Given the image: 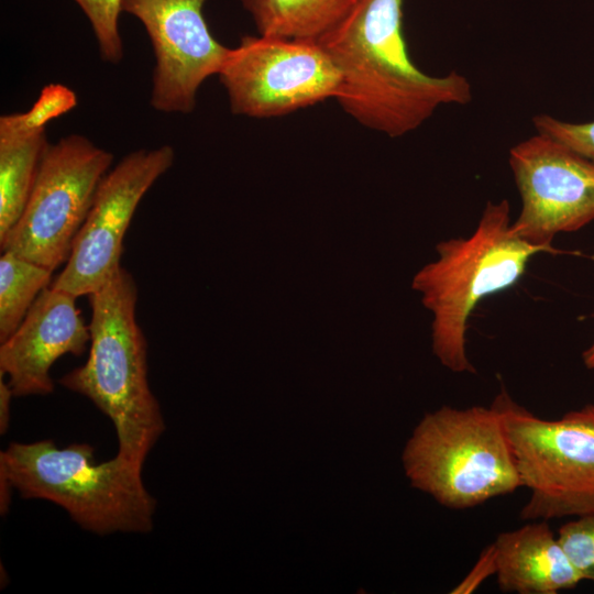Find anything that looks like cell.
<instances>
[{
  "label": "cell",
  "mask_w": 594,
  "mask_h": 594,
  "mask_svg": "<svg viewBox=\"0 0 594 594\" xmlns=\"http://www.w3.org/2000/svg\"><path fill=\"white\" fill-rule=\"evenodd\" d=\"M403 463L413 486L441 505L468 509L521 487L498 410L443 406L407 442Z\"/></svg>",
  "instance_id": "5"
},
{
  "label": "cell",
  "mask_w": 594,
  "mask_h": 594,
  "mask_svg": "<svg viewBox=\"0 0 594 594\" xmlns=\"http://www.w3.org/2000/svg\"><path fill=\"white\" fill-rule=\"evenodd\" d=\"M532 122L537 132L556 138L594 163V120L571 123L543 113L536 116Z\"/></svg>",
  "instance_id": "19"
},
{
  "label": "cell",
  "mask_w": 594,
  "mask_h": 594,
  "mask_svg": "<svg viewBox=\"0 0 594 594\" xmlns=\"http://www.w3.org/2000/svg\"><path fill=\"white\" fill-rule=\"evenodd\" d=\"M55 109L37 98L25 112L0 117V239L20 218L48 146L47 124Z\"/></svg>",
  "instance_id": "14"
},
{
  "label": "cell",
  "mask_w": 594,
  "mask_h": 594,
  "mask_svg": "<svg viewBox=\"0 0 594 594\" xmlns=\"http://www.w3.org/2000/svg\"><path fill=\"white\" fill-rule=\"evenodd\" d=\"M439 258L416 276L414 287L435 316L433 352L454 373H474L466 354L469 318L485 297L516 284L539 253L560 251L534 245L512 227L506 199L488 201L475 231L437 246Z\"/></svg>",
  "instance_id": "4"
},
{
  "label": "cell",
  "mask_w": 594,
  "mask_h": 594,
  "mask_svg": "<svg viewBox=\"0 0 594 594\" xmlns=\"http://www.w3.org/2000/svg\"><path fill=\"white\" fill-rule=\"evenodd\" d=\"M136 301L135 280L123 267L89 295V355L59 384L90 399L114 426L118 455L143 466L165 421L147 381V344L135 319Z\"/></svg>",
  "instance_id": "2"
},
{
  "label": "cell",
  "mask_w": 594,
  "mask_h": 594,
  "mask_svg": "<svg viewBox=\"0 0 594 594\" xmlns=\"http://www.w3.org/2000/svg\"><path fill=\"white\" fill-rule=\"evenodd\" d=\"M498 410L521 487L530 491L522 520L594 515V404L559 419H543L515 402L505 388Z\"/></svg>",
  "instance_id": "6"
},
{
  "label": "cell",
  "mask_w": 594,
  "mask_h": 594,
  "mask_svg": "<svg viewBox=\"0 0 594 594\" xmlns=\"http://www.w3.org/2000/svg\"><path fill=\"white\" fill-rule=\"evenodd\" d=\"M174 158L170 145L141 148L105 175L53 288L89 296L111 279L121 268L123 238L138 205Z\"/></svg>",
  "instance_id": "9"
},
{
  "label": "cell",
  "mask_w": 594,
  "mask_h": 594,
  "mask_svg": "<svg viewBox=\"0 0 594 594\" xmlns=\"http://www.w3.org/2000/svg\"><path fill=\"white\" fill-rule=\"evenodd\" d=\"M52 271L11 252L0 257V343L20 326L43 289Z\"/></svg>",
  "instance_id": "16"
},
{
  "label": "cell",
  "mask_w": 594,
  "mask_h": 594,
  "mask_svg": "<svg viewBox=\"0 0 594 594\" xmlns=\"http://www.w3.org/2000/svg\"><path fill=\"white\" fill-rule=\"evenodd\" d=\"M86 14L97 40L100 57L118 64L123 57L119 31L122 0H74Z\"/></svg>",
  "instance_id": "17"
},
{
  "label": "cell",
  "mask_w": 594,
  "mask_h": 594,
  "mask_svg": "<svg viewBox=\"0 0 594 594\" xmlns=\"http://www.w3.org/2000/svg\"><path fill=\"white\" fill-rule=\"evenodd\" d=\"M558 537L583 581L594 582V515L565 522Z\"/></svg>",
  "instance_id": "18"
},
{
  "label": "cell",
  "mask_w": 594,
  "mask_h": 594,
  "mask_svg": "<svg viewBox=\"0 0 594 594\" xmlns=\"http://www.w3.org/2000/svg\"><path fill=\"white\" fill-rule=\"evenodd\" d=\"M353 0H242L261 35L319 40L348 12Z\"/></svg>",
  "instance_id": "15"
},
{
  "label": "cell",
  "mask_w": 594,
  "mask_h": 594,
  "mask_svg": "<svg viewBox=\"0 0 594 594\" xmlns=\"http://www.w3.org/2000/svg\"><path fill=\"white\" fill-rule=\"evenodd\" d=\"M509 166L521 198L512 222L525 241L553 249L560 232H573L594 220V163L546 133L509 150Z\"/></svg>",
  "instance_id": "10"
},
{
  "label": "cell",
  "mask_w": 594,
  "mask_h": 594,
  "mask_svg": "<svg viewBox=\"0 0 594 594\" xmlns=\"http://www.w3.org/2000/svg\"><path fill=\"white\" fill-rule=\"evenodd\" d=\"M205 0H122V12L144 26L154 53L151 106L166 113H189L202 82L218 75L229 47L211 34Z\"/></svg>",
  "instance_id": "11"
},
{
  "label": "cell",
  "mask_w": 594,
  "mask_h": 594,
  "mask_svg": "<svg viewBox=\"0 0 594 594\" xmlns=\"http://www.w3.org/2000/svg\"><path fill=\"white\" fill-rule=\"evenodd\" d=\"M14 397L13 392L4 382L3 374L0 373V433L4 435L8 431L10 424V405L11 399Z\"/></svg>",
  "instance_id": "21"
},
{
  "label": "cell",
  "mask_w": 594,
  "mask_h": 594,
  "mask_svg": "<svg viewBox=\"0 0 594 594\" xmlns=\"http://www.w3.org/2000/svg\"><path fill=\"white\" fill-rule=\"evenodd\" d=\"M234 114L280 117L337 98L341 74L317 40L244 36L218 74Z\"/></svg>",
  "instance_id": "8"
},
{
  "label": "cell",
  "mask_w": 594,
  "mask_h": 594,
  "mask_svg": "<svg viewBox=\"0 0 594 594\" xmlns=\"http://www.w3.org/2000/svg\"><path fill=\"white\" fill-rule=\"evenodd\" d=\"M497 570L494 544L487 546L480 554L468 575L451 591L454 594L474 592L488 576L495 575Z\"/></svg>",
  "instance_id": "20"
},
{
  "label": "cell",
  "mask_w": 594,
  "mask_h": 594,
  "mask_svg": "<svg viewBox=\"0 0 594 594\" xmlns=\"http://www.w3.org/2000/svg\"><path fill=\"white\" fill-rule=\"evenodd\" d=\"M94 452L88 443L58 448L51 439L12 442L0 452V473L23 498L63 507L90 532L151 531L156 501L142 481L143 466L118 454L96 463Z\"/></svg>",
  "instance_id": "3"
},
{
  "label": "cell",
  "mask_w": 594,
  "mask_h": 594,
  "mask_svg": "<svg viewBox=\"0 0 594 594\" xmlns=\"http://www.w3.org/2000/svg\"><path fill=\"white\" fill-rule=\"evenodd\" d=\"M112 161L110 152L84 135L50 143L20 218L0 239L1 251L52 272L66 263Z\"/></svg>",
  "instance_id": "7"
},
{
  "label": "cell",
  "mask_w": 594,
  "mask_h": 594,
  "mask_svg": "<svg viewBox=\"0 0 594 594\" xmlns=\"http://www.w3.org/2000/svg\"><path fill=\"white\" fill-rule=\"evenodd\" d=\"M76 296L51 287L41 292L18 329L0 345V373L14 397L54 391L52 365L65 354L81 355L90 341Z\"/></svg>",
  "instance_id": "12"
},
{
  "label": "cell",
  "mask_w": 594,
  "mask_h": 594,
  "mask_svg": "<svg viewBox=\"0 0 594 594\" xmlns=\"http://www.w3.org/2000/svg\"><path fill=\"white\" fill-rule=\"evenodd\" d=\"M403 4L353 0L318 40L341 74L338 103L362 125L391 138L416 130L440 106L472 99L465 76H430L411 62L403 35Z\"/></svg>",
  "instance_id": "1"
},
{
  "label": "cell",
  "mask_w": 594,
  "mask_h": 594,
  "mask_svg": "<svg viewBox=\"0 0 594 594\" xmlns=\"http://www.w3.org/2000/svg\"><path fill=\"white\" fill-rule=\"evenodd\" d=\"M582 360L586 369L594 370V342L583 352Z\"/></svg>",
  "instance_id": "22"
},
{
  "label": "cell",
  "mask_w": 594,
  "mask_h": 594,
  "mask_svg": "<svg viewBox=\"0 0 594 594\" xmlns=\"http://www.w3.org/2000/svg\"><path fill=\"white\" fill-rule=\"evenodd\" d=\"M493 544L502 592L556 594L583 581L547 520L504 531Z\"/></svg>",
  "instance_id": "13"
}]
</instances>
